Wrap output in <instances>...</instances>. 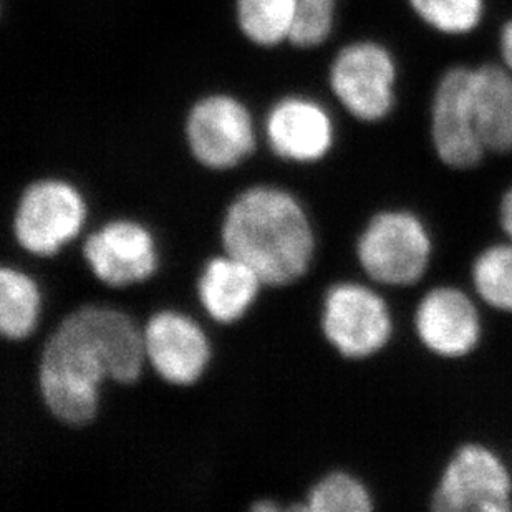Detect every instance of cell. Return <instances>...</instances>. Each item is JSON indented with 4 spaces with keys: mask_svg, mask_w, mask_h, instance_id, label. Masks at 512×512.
<instances>
[{
    "mask_svg": "<svg viewBox=\"0 0 512 512\" xmlns=\"http://www.w3.org/2000/svg\"><path fill=\"white\" fill-rule=\"evenodd\" d=\"M145 363L143 329L130 314L108 305H80L42 345L40 398L60 425L82 430L97 420L103 383L131 387Z\"/></svg>",
    "mask_w": 512,
    "mask_h": 512,
    "instance_id": "cell-1",
    "label": "cell"
},
{
    "mask_svg": "<svg viewBox=\"0 0 512 512\" xmlns=\"http://www.w3.org/2000/svg\"><path fill=\"white\" fill-rule=\"evenodd\" d=\"M224 254L246 262L262 284L289 287L310 271L317 237L299 199L259 184L237 194L219 226Z\"/></svg>",
    "mask_w": 512,
    "mask_h": 512,
    "instance_id": "cell-2",
    "label": "cell"
},
{
    "mask_svg": "<svg viewBox=\"0 0 512 512\" xmlns=\"http://www.w3.org/2000/svg\"><path fill=\"white\" fill-rule=\"evenodd\" d=\"M355 252L370 281L383 287H411L430 269L433 237L410 209H383L363 226Z\"/></svg>",
    "mask_w": 512,
    "mask_h": 512,
    "instance_id": "cell-3",
    "label": "cell"
},
{
    "mask_svg": "<svg viewBox=\"0 0 512 512\" xmlns=\"http://www.w3.org/2000/svg\"><path fill=\"white\" fill-rule=\"evenodd\" d=\"M329 80L335 98L355 120L380 123L397 107V58L375 40L342 47L330 67Z\"/></svg>",
    "mask_w": 512,
    "mask_h": 512,
    "instance_id": "cell-4",
    "label": "cell"
},
{
    "mask_svg": "<svg viewBox=\"0 0 512 512\" xmlns=\"http://www.w3.org/2000/svg\"><path fill=\"white\" fill-rule=\"evenodd\" d=\"M320 327L340 357L357 362L387 348L393 337V315L377 290L343 281L325 292Z\"/></svg>",
    "mask_w": 512,
    "mask_h": 512,
    "instance_id": "cell-5",
    "label": "cell"
},
{
    "mask_svg": "<svg viewBox=\"0 0 512 512\" xmlns=\"http://www.w3.org/2000/svg\"><path fill=\"white\" fill-rule=\"evenodd\" d=\"M87 218V203L73 184L57 178L37 179L20 194L12 229L25 252L54 257L77 239Z\"/></svg>",
    "mask_w": 512,
    "mask_h": 512,
    "instance_id": "cell-6",
    "label": "cell"
},
{
    "mask_svg": "<svg viewBox=\"0 0 512 512\" xmlns=\"http://www.w3.org/2000/svg\"><path fill=\"white\" fill-rule=\"evenodd\" d=\"M431 509L436 512H511L512 474L496 451L464 443L441 471Z\"/></svg>",
    "mask_w": 512,
    "mask_h": 512,
    "instance_id": "cell-7",
    "label": "cell"
},
{
    "mask_svg": "<svg viewBox=\"0 0 512 512\" xmlns=\"http://www.w3.org/2000/svg\"><path fill=\"white\" fill-rule=\"evenodd\" d=\"M471 75L469 65L446 68L431 95V146L451 170H473L488 155L474 120Z\"/></svg>",
    "mask_w": 512,
    "mask_h": 512,
    "instance_id": "cell-8",
    "label": "cell"
},
{
    "mask_svg": "<svg viewBox=\"0 0 512 512\" xmlns=\"http://www.w3.org/2000/svg\"><path fill=\"white\" fill-rule=\"evenodd\" d=\"M186 140L199 165L226 171L241 165L257 145L254 120L244 103L229 95H209L188 113Z\"/></svg>",
    "mask_w": 512,
    "mask_h": 512,
    "instance_id": "cell-9",
    "label": "cell"
},
{
    "mask_svg": "<svg viewBox=\"0 0 512 512\" xmlns=\"http://www.w3.org/2000/svg\"><path fill=\"white\" fill-rule=\"evenodd\" d=\"M82 256L93 276L113 289L143 284L160 267L155 237L133 219H113L90 232Z\"/></svg>",
    "mask_w": 512,
    "mask_h": 512,
    "instance_id": "cell-10",
    "label": "cell"
},
{
    "mask_svg": "<svg viewBox=\"0 0 512 512\" xmlns=\"http://www.w3.org/2000/svg\"><path fill=\"white\" fill-rule=\"evenodd\" d=\"M146 360L171 387H193L213 360V347L201 325L178 310H160L143 327Z\"/></svg>",
    "mask_w": 512,
    "mask_h": 512,
    "instance_id": "cell-11",
    "label": "cell"
},
{
    "mask_svg": "<svg viewBox=\"0 0 512 512\" xmlns=\"http://www.w3.org/2000/svg\"><path fill=\"white\" fill-rule=\"evenodd\" d=\"M413 325L421 345L446 360L468 357L483 337L478 305L455 285L428 290L416 305Z\"/></svg>",
    "mask_w": 512,
    "mask_h": 512,
    "instance_id": "cell-12",
    "label": "cell"
},
{
    "mask_svg": "<svg viewBox=\"0 0 512 512\" xmlns=\"http://www.w3.org/2000/svg\"><path fill=\"white\" fill-rule=\"evenodd\" d=\"M266 135L271 150L284 160L317 163L334 146V120L310 98H282L267 115Z\"/></svg>",
    "mask_w": 512,
    "mask_h": 512,
    "instance_id": "cell-13",
    "label": "cell"
},
{
    "mask_svg": "<svg viewBox=\"0 0 512 512\" xmlns=\"http://www.w3.org/2000/svg\"><path fill=\"white\" fill-rule=\"evenodd\" d=\"M262 281L246 262L223 254L204 262L196 284L199 304L221 325L236 324L261 294Z\"/></svg>",
    "mask_w": 512,
    "mask_h": 512,
    "instance_id": "cell-14",
    "label": "cell"
},
{
    "mask_svg": "<svg viewBox=\"0 0 512 512\" xmlns=\"http://www.w3.org/2000/svg\"><path fill=\"white\" fill-rule=\"evenodd\" d=\"M471 102L479 138L488 155L512 153V73L503 63L473 67Z\"/></svg>",
    "mask_w": 512,
    "mask_h": 512,
    "instance_id": "cell-15",
    "label": "cell"
},
{
    "mask_svg": "<svg viewBox=\"0 0 512 512\" xmlns=\"http://www.w3.org/2000/svg\"><path fill=\"white\" fill-rule=\"evenodd\" d=\"M42 294L37 282L17 267L0 269V334L25 340L39 327Z\"/></svg>",
    "mask_w": 512,
    "mask_h": 512,
    "instance_id": "cell-16",
    "label": "cell"
},
{
    "mask_svg": "<svg viewBox=\"0 0 512 512\" xmlns=\"http://www.w3.org/2000/svg\"><path fill=\"white\" fill-rule=\"evenodd\" d=\"M242 34L261 47H276L292 39L299 22L300 0H237Z\"/></svg>",
    "mask_w": 512,
    "mask_h": 512,
    "instance_id": "cell-17",
    "label": "cell"
},
{
    "mask_svg": "<svg viewBox=\"0 0 512 512\" xmlns=\"http://www.w3.org/2000/svg\"><path fill=\"white\" fill-rule=\"evenodd\" d=\"M474 292L491 309L512 314V241L488 246L471 266Z\"/></svg>",
    "mask_w": 512,
    "mask_h": 512,
    "instance_id": "cell-18",
    "label": "cell"
},
{
    "mask_svg": "<svg viewBox=\"0 0 512 512\" xmlns=\"http://www.w3.org/2000/svg\"><path fill=\"white\" fill-rule=\"evenodd\" d=\"M421 24L445 37H468L481 27L486 0H406Z\"/></svg>",
    "mask_w": 512,
    "mask_h": 512,
    "instance_id": "cell-19",
    "label": "cell"
},
{
    "mask_svg": "<svg viewBox=\"0 0 512 512\" xmlns=\"http://www.w3.org/2000/svg\"><path fill=\"white\" fill-rule=\"evenodd\" d=\"M309 512H370L373 494L362 479L348 471H332L307 491Z\"/></svg>",
    "mask_w": 512,
    "mask_h": 512,
    "instance_id": "cell-20",
    "label": "cell"
},
{
    "mask_svg": "<svg viewBox=\"0 0 512 512\" xmlns=\"http://www.w3.org/2000/svg\"><path fill=\"white\" fill-rule=\"evenodd\" d=\"M337 0H300V15L290 42L312 49L324 44L334 29Z\"/></svg>",
    "mask_w": 512,
    "mask_h": 512,
    "instance_id": "cell-21",
    "label": "cell"
},
{
    "mask_svg": "<svg viewBox=\"0 0 512 512\" xmlns=\"http://www.w3.org/2000/svg\"><path fill=\"white\" fill-rule=\"evenodd\" d=\"M498 49L501 63L512 73V17L499 30Z\"/></svg>",
    "mask_w": 512,
    "mask_h": 512,
    "instance_id": "cell-22",
    "label": "cell"
},
{
    "mask_svg": "<svg viewBox=\"0 0 512 512\" xmlns=\"http://www.w3.org/2000/svg\"><path fill=\"white\" fill-rule=\"evenodd\" d=\"M499 226L512 241V186L504 191L499 201Z\"/></svg>",
    "mask_w": 512,
    "mask_h": 512,
    "instance_id": "cell-23",
    "label": "cell"
}]
</instances>
